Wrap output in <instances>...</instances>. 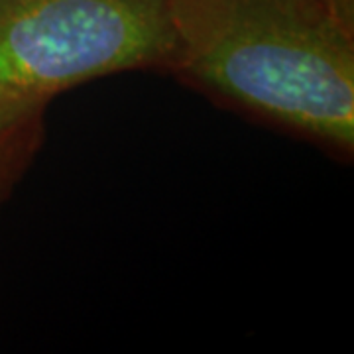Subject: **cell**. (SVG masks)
Returning <instances> with one entry per match:
<instances>
[{
	"instance_id": "1",
	"label": "cell",
	"mask_w": 354,
	"mask_h": 354,
	"mask_svg": "<svg viewBox=\"0 0 354 354\" xmlns=\"http://www.w3.org/2000/svg\"><path fill=\"white\" fill-rule=\"evenodd\" d=\"M353 4L167 0V71L225 106L353 158Z\"/></svg>"
},
{
	"instance_id": "3",
	"label": "cell",
	"mask_w": 354,
	"mask_h": 354,
	"mask_svg": "<svg viewBox=\"0 0 354 354\" xmlns=\"http://www.w3.org/2000/svg\"><path fill=\"white\" fill-rule=\"evenodd\" d=\"M48 102L34 97H0V201L38 152Z\"/></svg>"
},
{
	"instance_id": "2",
	"label": "cell",
	"mask_w": 354,
	"mask_h": 354,
	"mask_svg": "<svg viewBox=\"0 0 354 354\" xmlns=\"http://www.w3.org/2000/svg\"><path fill=\"white\" fill-rule=\"evenodd\" d=\"M167 0H0V97L50 101L93 79L165 69Z\"/></svg>"
},
{
	"instance_id": "4",
	"label": "cell",
	"mask_w": 354,
	"mask_h": 354,
	"mask_svg": "<svg viewBox=\"0 0 354 354\" xmlns=\"http://www.w3.org/2000/svg\"><path fill=\"white\" fill-rule=\"evenodd\" d=\"M348 2H353V0H348Z\"/></svg>"
}]
</instances>
